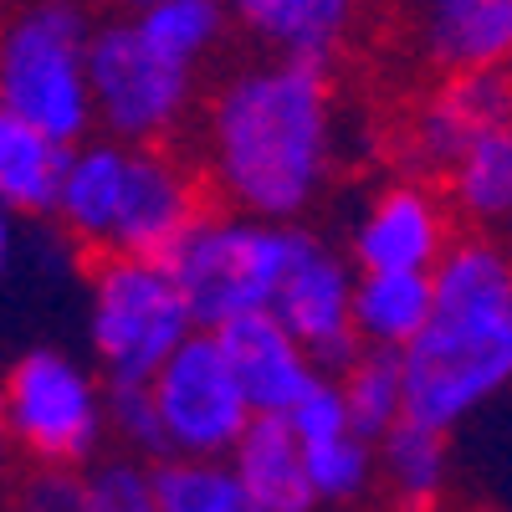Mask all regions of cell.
<instances>
[{"mask_svg":"<svg viewBox=\"0 0 512 512\" xmlns=\"http://www.w3.org/2000/svg\"><path fill=\"white\" fill-rule=\"evenodd\" d=\"M154 497H159V512H267L241 487L231 461L164 456L154 461Z\"/></svg>","mask_w":512,"mask_h":512,"instance_id":"obj_23","label":"cell"},{"mask_svg":"<svg viewBox=\"0 0 512 512\" xmlns=\"http://www.w3.org/2000/svg\"><path fill=\"white\" fill-rule=\"evenodd\" d=\"M292 236L297 226H277L262 216L210 205L195 221V231L169 251V272L185 287L195 323L205 333H216L236 318L272 313V297L292 256Z\"/></svg>","mask_w":512,"mask_h":512,"instance_id":"obj_8","label":"cell"},{"mask_svg":"<svg viewBox=\"0 0 512 512\" xmlns=\"http://www.w3.org/2000/svg\"><path fill=\"white\" fill-rule=\"evenodd\" d=\"M512 123V82L507 72H461V77H436L405 118V169L425 180H441L446 169L487 139L492 128Z\"/></svg>","mask_w":512,"mask_h":512,"instance_id":"obj_12","label":"cell"},{"mask_svg":"<svg viewBox=\"0 0 512 512\" xmlns=\"http://www.w3.org/2000/svg\"><path fill=\"white\" fill-rule=\"evenodd\" d=\"M354 292H359V267L354 256L328 241L313 226H297L292 256L282 287L272 297V318L303 344L328 374H344L364 344H359V323H354Z\"/></svg>","mask_w":512,"mask_h":512,"instance_id":"obj_11","label":"cell"},{"mask_svg":"<svg viewBox=\"0 0 512 512\" xmlns=\"http://www.w3.org/2000/svg\"><path fill=\"white\" fill-rule=\"evenodd\" d=\"M216 338L226 344V354H231V364H236V374L246 384L256 415H292L328 379V369L297 344L272 313L236 318V323L216 328Z\"/></svg>","mask_w":512,"mask_h":512,"instance_id":"obj_16","label":"cell"},{"mask_svg":"<svg viewBox=\"0 0 512 512\" xmlns=\"http://www.w3.org/2000/svg\"><path fill=\"white\" fill-rule=\"evenodd\" d=\"M507 82H512V72H507Z\"/></svg>","mask_w":512,"mask_h":512,"instance_id":"obj_30","label":"cell"},{"mask_svg":"<svg viewBox=\"0 0 512 512\" xmlns=\"http://www.w3.org/2000/svg\"><path fill=\"white\" fill-rule=\"evenodd\" d=\"M287 420H292V431L303 436L308 472H313L323 512H354L364 497H374V487H379V441H369L349 420V405H344V395H338L333 374Z\"/></svg>","mask_w":512,"mask_h":512,"instance_id":"obj_14","label":"cell"},{"mask_svg":"<svg viewBox=\"0 0 512 512\" xmlns=\"http://www.w3.org/2000/svg\"><path fill=\"white\" fill-rule=\"evenodd\" d=\"M134 21H139V31L154 41L159 52L180 57V62H190L200 72H205L210 57L226 47V36L236 31L226 0H164V6L134 11Z\"/></svg>","mask_w":512,"mask_h":512,"instance_id":"obj_24","label":"cell"},{"mask_svg":"<svg viewBox=\"0 0 512 512\" xmlns=\"http://www.w3.org/2000/svg\"><path fill=\"white\" fill-rule=\"evenodd\" d=\"M461 221L441 190L415 169L379 180L359 195L344 226V251L359 272H436L441 256L456 246Z\"/></svg>","mask_w":512,"mask_h":512,"instance_id":"obj_10","label":"cell"},{"mask_svg":"<svg viewBox=\"0 0 512 512\" xmlns=\"http://www.w3.org/2000/svg\"><path fill=\"white\" fill-rule=\"evenodd\" d=\"M108 431H113V451L149 466L164 461V425L149 384H108Z\"/></svg>","mask_w":512,"mask_h":512,"instance_id":"obj_25","label":"cell"},{"mask_svg":"<svg viewBox=\"0 0 512 512\" xmlns=\"http://www.w3.org/2000/svg\"><path fill=\"white\" fill-rule=\"evenodd\" d=\"M405 31L436 77L512 72V0H405Z\"/></svg>","mask_w":512,"mask_h":512,"instance_id":"obj_13","label":"cell"},{"mask_svg":"<svg viewBox=\"0 0 512 512\" xmlns=\"http://www.w3.org/2000/svg\"><path fill=\"white\" fill-rule=\"evenodd\" d=\"M436 318L405 359L410 420L456 436L512 390V241L461 231L431 272Z\"/></svg>","mask_w":512,"mask_h":512,"instance_id":"obj_2","label":"cell"},{"mask_svg":"<svg viewBox=\"0 0 512 512\" xmlns=\"http://www.w3.org/2000/svg\"><path fill=\"white\" fill-rule=\"evenodd\" d=\"M88 507V472L72 466H26L16 482V512H82Z\"/></svg>","mask_w":512,"mask_h":512,"instance_id":"obj_27","label":"cell"},{"mask_svg":"<svg viewBox=\"0 0 512 512\" xmlns=\"http://www.w3.org/2000/svg\"><path fill=\"white\" fill-rule=\"evenodd\" d=\"M231 466H236L241 487L267 512H323L303 436L292 431L287 415H256L241 446L231 451Z\"/></svg>","mask_w":512,"mask_h":512,"instance_id":"obj_17","label":"cell"},{"mask_svg":"<svg viewBox=\"0 0 512 512\" xmlns=\"http://www.w3.org/2000/svg\"><path fill=\"white\" fill-rule=\"evenodd\" d=\"M379 487L395 512H441L451 492V436L405 415L379 441Z\"/></svg>","mask_w":512,"mask_h":512,"instance_id":"obj_21","label":"cell"},{"mask_svg":"<svg viewBox=\"0 0 512 512\" xmlns=\"http://www.w3.org/2000/svg\"><path fill=\"white\" fill-rule=\"evenodd\" d=\"M205 72L159 52L134 16H108L93 36L98 134L128 144H175L205 108Z\"/></svg>","mask_w":512,"mask_h":512,"instance_id":"obj_7","label":"cell"},{"mask_svg":"<svg viewBox=\"0 0 512 512\" xmlns=\"http://www.w3.org/2000/svg\"><path fill=\"white\" fill-rule=\"evenodd\" d=\"M441 190L461 231L512 241V123L492 128L487 139L466 149L441 175Z\"/></svg>","mask_w":512,"mask_h":512,"instance_id":"obj_19","label":"cell"},{"mask_svg":"<svg viewBox=\"0 0 512 512\" xmlns=\"http://www.w3.org/2000/svg\"><path fill=\"white\" fill-rule=\"evenodd\" d=\"M98 26L88 0H16L0 31V118L31 123L72 149L93 139Z\"/></svg>","mask_w":512,"mask_h":512,"instance_id":"obj_4","label":"cell"},{"mask_svg":"<svg viewBox=\"0 0 512 512\" xmlns=\"http://www.w3.org/2000/svg\"><path fill=\"white\" fill-rule=\"evenodd\" d=\"M72 169V144L31 123L0 118V200L11 221H57L62 185Z\"/></svg>","mask_w":512,"mask_h":512,"instance_id":"obj_18","label":"cell"},{"mask_svg":"<svg viewBox=\"0 0 512 512\" xmlns=\"http://www.w3.org/2000/svg\"><path fill=\"white\" fill-rule=\"evenodd\" d=\"M472 512H507V507H472Z\"/></svg>","mask_w":512,"mask_h":512,"instance_id":"obj_29","label":"cell"},{"mask_svg":"<svg viewBox=\"0 0 512 512\" xmlns=\"http://www.w3.org/2000/svg\"><path fill=\"white\" fill-rule=\"evenodd\" d=\"M200 333L185 287L159 256H108L82 287V344L108 384H154V374Z\"/></svg>","mask_w":512,"mask_h":512,"instance_id":"obj_5","label":"cell"},{"mask_svg":"<svg viewBox=\"0 0 512 512\" xmlns=\"http://www.w3.org/2000/svg\"><path fill=\"white\" fill-rule=\"evenodd\" d=\"M338 379V395L349 405V420L369 441H384L395 425L410 415V395H405V359L384 354V349H364Z\"/></svg>","mask_w":512,"mask_h":512,"instance_id":"obj_22","label":"cell"},{"mask_svg":"<svg viewBox=\"0 0 512 512\" xmlns=\"http://www.w3.org/2000/svg\"><path fill=\"white\" fill-rule=\"evenodd\" d=\"M113 6H118L123 16H134V11H149V6H164V0H113Z\"/></svg>","mask_w":512,"mask_h":512,"instance_id":"obj_28","label":"cell"},{"mask_svg":"<svg viewBox=\"0 0 512 512\" xmlns=\"http://www.w3.org/2000/svg\"><path fill=\"white\" fill-rule=\"evenodd\" d=\"M195 164L216 205L303 226L344 169V103L333 67L282 57L226 67L195 118Z\"/></svg>","mask_w":512,"mask_h":512,"instance_id":"obj_1","label":"cell"},{"mask_svg":"<svg viewBox=\"0 0 512 512\" xmlns=\"http://www.w3.org/2000/svg\"><path fill=\"white\" fill-rule=\"evenodd\" d=\"M216 205L195 154L175 144H128L93 134L72 149L52 231L88 262L159 256L169 262L195 221Z\"/></svg>","mask_w":512,"mask_h":512,"instance_id":"obj_3","label":"cell"},{"mask_svg":"<svg viewBox=\"0 0 512 512\" xmlns=\"http://www.w3.org/2000/svg\"><path fill=\"white\" fill-rule=\"evenodd\" d=\"M6 436L26 466H72L88 472L103 461L108 431V379L88 354L62 344H26L6 369Z\"/></svg>","mask_w":512,"mask_h":512,"instance_id":"obj_6","label":"cell"},{"mask_svg":"<svg viewBox=\"0 0 512 512\" xmlns=\"http://www.w3.org/2000/svg\"><path fill=\"white\" fill-rule=\"evenodd\" d=\"M154 405L164 425V456L190 461H231L251 431L256 405L216 333H195L190 344L154 374Z\"/></svg>","mask_w":512,"mask_h":512,"instance_id":"obj_9","label":"cell"},{"mask_svg":"<svg viewBox=\"0 0 512 512\" xmlns=\"http://www.w3.org/2000/svg\"><path fill=\"white\" fill-rule=\"evenodd\" d=\"M256 57L333 67L364 21V0H226Z\"/></svg>","mask_w":512,"mask_h":512,"instance_id":"obj_15","label":"cell"},{"mask_svg":"<svg viewBox=\"0 0 512 512\" xmlns=\"http://www.w3.org/2000/svg\"><path fill=\"white\" fill-rule=\"evenodd\" d=\"M436 318V282L431 272H359L354 323L359 344L405 354Z\"/></svg>","mask_w":512,"mask_h":512,"instance_id":"obj_20","label":"cell"},{"mask_svg":"<svg viewBox=\"0 0 512 512\" xmlns=\"http://www.w3.org/2000/svg\"><path fill=\"white\" fill-rule=\"evenodd\" d=\"M82 512H159L154 466L123 451L103 456L98 466H88V507Z\"/></svg>","mask_w":512,"mask_h":512,"instance_id":"obj_26","label":"cell"}]
</instances>
